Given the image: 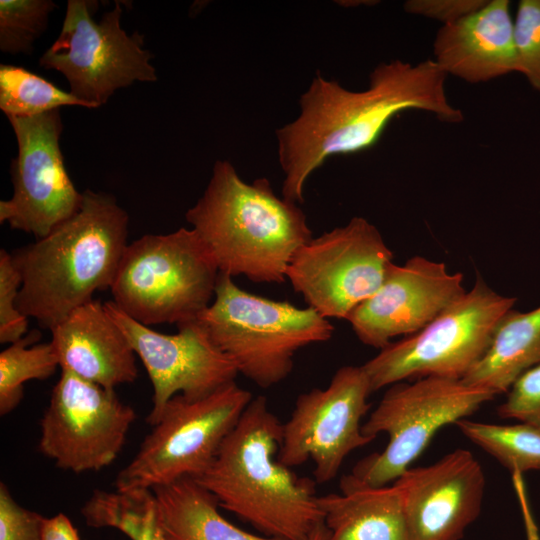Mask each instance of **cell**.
Returning <instances> with one entry per match:
<instances>
[{"mask_svg": "<svg viewBox=\"0 0 540 540\" xmlns=\"http://www.w3.org/2000/svg\"><path fill=\"white\" fill-rule=\"evenodd\" d=\"M446 77L433 59L380 63L363 91L316 75L299 99L298 116L276 131L282 197L303 203L307 179L329 157L369 149L404 111H425L450 124L462 122L463 112L447 98Z\"/></svg>", "mask_w": 540, "mask_h": 540, "instance_id": "6da1fadb", "label": "cell"}, {"mask_svg": "<svg viewBox=\"0 0 540 540\" xmlns=\"http://www.w3.org/2000/svg\"><path fill=\"white\" fill-rule=\"evenodd\" d=\"M283 423L264 396L253 398L224 440L210 467L195 480L219 506L263 536L308 540L323 522L315 481L300 478L282 464Z\"/></svg>", "mask_w": 540, "mask_h": 540, "instance_id": "7a4b0ae2", "label": "cell"}, {"mask_svg": "<svg viewBox=\"0 0 540 540\" xmlns=\"http://www.w3.org/2000/svg\"><path fill=\"white\" fill-rule=\"evenodd\" d=\"M82 195L74 215L11 253L22 277L18 309L43 328L110 289L128 244V214L116 198L89 189Z\"/></svg>", "mask_w": 540, "mask_h": 540, "instance_id": "3957f363", "label": "cell"}, {"mask_svg": "<svg viewBox=\"0 0 540 540\" xmlns=\"http://www.w3.org/2000/svg\"><path fill=\"white\" fill-rule=\"evenodd\" d=\"M185 217L219 273L256 283H283L293 254L313 237L298 204L278 197L267 178L244 181L226 160L215 162Z\"/></svg>", "mask_w": 540, "mask_h": 540, "instance_id": "277c9868", "label": "cell"}, {"mask_svg": "<svg viewBox=\"0 0 540 540\" xmlns=\"http://www.w3.org/2000/svg\"><path fill=\"white\" fill-rule=\"evenodd\" d=\"M197 321L238 372L262 388L288 377L301 348L326 342L334 332L312 308L250 293L222 273L212 303Z\"/></svg>", "mask_w": 540, "mask_h": 540, "instance_id": "5b68a950", "label": "cell"}, {"mask_svg": "<svg viewBox=\"0 0 540 540\" xmlns=\"http://www.w3.org/2000/svg\"><path fill=\"white\" fill-rule=\"evenodd\" d=\"M217 264L194 229L147 234L127 244L110 288L113 302L146 325L197 320L211 304Z\"/></svg>", "mask_w": 540, "mask_h": 540, "instance_id": "8992f818", "label": "cell"}, {"mask_svg": "<svg viewBox=\"0 0 540 540\" xmlns=\"http://www.w3.org/2000/svg\"><path fill=\"white\" fill-rule=\"evenodd\" d=\"M515 301L495 292L477 275L472 289L427 326L391 342L362 365L371 392L414 377L462 379L485 354L497 325Z\"/></svg>", "mask_w": 540, "mask_h": 540, "instance_id": "52a82bcc", "label": "cell"}, {"mask_svg": "<svg viewBox=\"0 0 540 540\" xmlns=\"http://www.w3.org/2000/svg\"><path fill=\"white\" fill-rule=\"evenodd\" d=\"M252 399L235 381L203 398H171L133 459L116 476V490H152L201 476Z\"/></svg>", "mask_w": 540, "mask_h": 540, "instance_id": "ba28073f", "label": "cell"}, {"mask_svg": "<svg viewBox=\"0 0 540 540\" xmlns=\"http://www.w3.org/2000/svg\"><path fill=\"white\" fill-rule=\"evenodd\" d=\"M495 396L492 391L469 386L461 379L437 376L391 385L362 425V432L374 439L386 433L388 443L382 452L357 462L352 474L375 487L395 482L436 432L465 419Z\"/></svg>", "mask_w": 540, "mask_h": 540, "instance_id": "9c48e42d", "label": "cell"}, {"mask_svg": "<svg viewBox=\"0 0 540 540\" xmlns=\"http://www.w3.org/2000/svg\"><path fill=\"white\" fill-rule=\"evenodd\" d=\"M97 8V1L69 0L57 39L39 59L44 69L60 72L69 92L89 109L105 104L118 89L157 81L144 36L128 34L121 26V4L100 21L93 17Z\"/></svg>", "mask_w": 540, "mask_h": 540, "instance_id": "30bf717a", "label": "cell"}, {"mask_svg": "<svg viewBox=\"0 0 540 540\" xmlns=\"http://www.w3.org/2000/svg\"><path fill=\"white\" fill-rule=\"evenodd\" d=\"M393 252L362 217L312 237L293 254L286 279L324 318L346 319L384 281Z\"/></svg>", "mask_w": 540, "mask_h": 540, "instance_id": "8fae6325", "label": "cell"}, {"mask_svg": "<svg viewBox=\"0 0 540 540\" xmlns=\"http://www.w3.org/2000/svg\"><path fill=\"white\" fill-rule=\"evenodd\" d=\"M135 419L115 389L61 369L40 422L39 450L60 469L99 471L118 457Z\"/></svg>", "mask_w": 540, "mask_h": 540, "instance_id": "7c38bea8", "label": "cell"}, {"mask_svg": "<svg viewBox=\"0 0 540 540\" xmlns=\"http://www.w3.org/2000/svg\"><path fill=\"white\" fill-rule=\"evenodd\" d=\"M371 393L362 365H346L326 388L300 394L283 424L279 461L291 468L311 459L316 483L334 479L352 451L374 440L362 432L361 424Z\"/></svg>", "mask_w": 540, "mask_h": 540, "instance_id": "4fadbf2b", "label": "cell"}, {"mask_svg": "<svg viewBox=\"0 0 540 540\" xmlns=\"http://www.w3.org/2000/svg\"><path fill=\"white\" fill-rule=\"evenodd\" d=\"M8 120L18 152L10 167L13 195L0 201V222L40 239L74 215L83 198L64 165L60 109Z\"/></svg>", "mask_w": 540, "mask_h": 540, "instance_id": "5bb4252c", "label": "cell"}, {"mask_svg": "<svg viewBox=\"0 0 540 540\" xmlns=\"http://www.w3.org/2000/svg\"><path fill=\"white\" fill-rule=\"evenodd\" d=\"M105 308L140 358L153 387L152 408L146 421L154 426L167 402L181 394L203 398L235 381L236 364L210 340L202 325H177L175 334L151 329L121 311L113 301Z\"/></svg>", "mask_w": 540, "mask_h": 540, "instance_id": "9a60e30c", "label": "cell"}, {"mask_svg": "<svg viewBox=\"0 0 540 540\" xmlns=\"http://www.w3.org/2000/svg\"><path fill=\"white\" fill-rule=\"evenodd\" d=\"M462 281L461 273L422 256L391 263L379 289L346 320L363 344L381 350L394 337L417 333L462 297Z\"/></svg>", "mask_w": 540, "mask_h": 540, "instance_id": "2e32d148", "label": "cell"}, {"mask_svg": "<svg viewBox=\"0 0 540 540\" xmlns=\"http://www.w3.org/2000/svg\"><path fill=\"white\" fill-rule=\"evenodd\" d=\"M394 483L402 494L409 540H461L480 515L485 476L468 450L408 468Z\"/></svg>", "mask_w": 540, "mask_h": 540, "instance_id": "e0dca14e", "label": "cell"}, {"mask_svg": "<svg viewBox=\"0 0 540 540\" xmlns=\"http://www.w3.org/2000/svg\"><path fill=\"white\" fill-rule=\"evenodd\" d=\"M434 61L447 75L471 84L517 72L514 19L508 0H490L474 13L442 25Z\"/></svg>", "mask_w": 540, "mask_h": 540, "instance_id": "ac0fdd59", "label": "cell"}, {"mask_svg": "<svg viewBox=\"0 0 540 540\" xmlns=\"http://www.w3.org/2000/svg\"><path fill=\"white\" fill-rule=\"evenodd\" d=\"M50 330L61 369L108 389L136 380V354L104 303L91 300Z\"/></svg>", "mask_w": 540, "mask_h": 540, "instance_id": "d6986e66", "label": "cell"}, {"mask_svg": "<svg viewBox=\"0 0 540 540\" xmlns=\"http://www.w3.org/2000/svg\"><path fill=\"white\" fill-rule=\"evenodd\" d=\"M340 493L318 496L328 540H409L402 494L392 486H371L352 473L340 479Z\"/></svg>", "mask_w": 540, "mask_h": 540, "instance_id": "ffe728a7", "label": "cell"}, {"mask_svg": "<svg viewBox=\"0 0 540 540\" xmlns=\"http://www.w3.org/2000/svg\"><path fill=\"white\" fill-rule=\"evenodd\" d=\"M159 524L169 540H280L244 531L219 512L214 495L186 477L152 489Z\"/></svg>", "mask_w": 540, "mask_h": 540, "instance_id": "44dd1931", "label": "cell"}, {"mask_svg": "<svg viewBox=\"0 0 540 540\" xmlns=\"http://www.w3.org/2000/svg\"><path fill=\"white\" fill-rule=\"evenodd\" d=\"M540 362V306L510 309L500 320L488 349L461 379L469 386L501 394L527 369Z\"/></svg>", "mask_w": 540, "mask_h": 540, "instance_id": "7402d4cb", "label": "cell"}, {"mask_svg": "<svg viewBox=\"0 0 540 540\" xmlns=\"http://www.w3.org/2000/svg\"><path fill=\"white\" fill-rule=\"evenodd\" d=\"M80 512L89 527L114 528L130 540H169L159 524L151 489L96 490Z\"/></svg>", "mask_w": 540, "mask_h": 540, "instance_id": "603a6c76", "label": "cell"}, {"mask_svg": "<svg viewBox=\"0 0 540 540\" xmlns=\"http://www.w3.org/2000/svg\"><path fill=\"white\" fill-rule=\"evenodd\" d=\"M456 426L501 465L520 475L540 471V431L523 424L501 425L461 419Z\"/></svg>", "mask_w": 540, "mask_h": 540, "instance_id": "cb8c5ba5", "label": "cell"}, {"mask_svg": "<svg viewBox=\"0 0 540 540\" xmlns=\"http://www.w3.org/2000/svg\"><path fill=\"white\" fill-rule=\"evenodd\" d=\"M40 337L39 331L32 330L0 353L1 416L9 414L20 404L25 382L45 380L59 366L50 343L30 346Z\"/></svg>", "mask_w": 540, "mask_h": 540, "instance_id": "d4e9b609", "label": "cell"}, {"mask_svg": "<svg viewBox=\"0 0 540 540\" xmlns=\"http://www.w3.org/2000/svg\"><path fill=\"white\" fill-rule=\"evenodd\" d=\"M62 106L88 105L70 92L25 69L0 65V109L8 117H33Z\"/></svg>", "mask_w": 540, "mask_h": 540, "instance_id": "484cf974", "label": "cell"}, {"mask_svg": "<svg viewBox=\"0 0 540 540\" xmlns=\"http://www.w3.org/2000/svg\"><path fill=\"white\" fill-rule=\"evenodd\" d=\"M55 8L51 0H1L0 50L13 55L31 54Z\"/></svg>", "mask_w": 540, "mask_h": 540, "instance_id": "4316f807", "label": "cell"}, {"mask_svg": "<svg viewBox=\"0 0 540 540\" xmlns=\"http://www.w3.org/2000/svg\"><path fill=\"white\" fill-rule=\"evenodd\" d=\"M517 72L540 93V0H521L514 18Z\"/></svg>", "mask_w": 540, "mask_h": 540, "instance_id": "83f0119b", "label": "cell"}, {"mask_svg": "<svg viewBox=\"0 0 540 540\" xmlns=\"http://www.w3.org/2000/svg\"><path fill=\"white\" fill-rule=\"evenodd\" d=\"M22 277L12 254L0 251V342L14 343L27 334L28 318L18 309Z\"/></svg>", "mask_w": 540, "mask_h": 540, "instance_id": "f1b7e54d", "label": "cell"}, {"mask_svg": "<svg viewBox=\"0 0 540 540\" xmlns=\"http://www.w3.org/2000/svg\"><path fill=\"white\" fill-rule=\"evenodd\" d=\"M497 413L540 431V362L523 372L508 390Z\"/></svg>", "mask_w": 540, "mask_h": 540, "instance_id": "f546056e", "label": "cell"}, {"mask_svg": "<svg viewBox=\"0 0 540 540\" xmlns=\"http://www.w3.org/2000/svg\"><path fill=\"white\" fill-rule=\"evenodd\" d=\"M44 518L19 505L7 485L0 483V540H42Z\"/></svg>", "mask_w": 540, "mask_h": 540, "instance_id": "4dcf8cb0", "label": "cell"}, {"mask_svg": "<svg viewBox=\"0 0 540 540\" xmlns=\"http://www.w3.org/2000/svg\"><path fill=\"white\" fill-rule=\"evenodd\" d=\"M486 0H409L405 2L407 13L431 18L442 25L453 23L480 9Z\"/></svg>", "mask_w": 540, "mask_h": 540, "instance_id": "1f68e13d", "label": "cell"}, {"mask_svg": "<svg viewBox=\"0 0 540 540\" xmlns=\"http://www.w3.org/2000/svg\"><path fill=\"white\" fill-rule=\"evenodd\" d=\"M41 538L42 540H80L77 529L63 513L44 518Z\"/></svg>", "mask_w": 540, "mask_h": 540, "instance_id": "d6a6232c", "label": "cell"}, {"mask_svg": "<svg viewBox=\"0 0 540 540\" xmlns=\"http://www.w3.org/2000/svg\"><path fill=\"white\" fill-rule=\"evenodd\" d=\"M329 535V529L321 522L314 528L308 540H328Z\"/></svg>", "mask_w": 540, "mask_h": 540, "instance_id": "836d02e7", "label": "cell"}]
</instances>
